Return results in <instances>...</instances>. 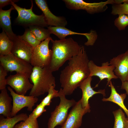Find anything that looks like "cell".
I'll return each mask as SVG.
<instances>
[{"label":"cell","mask_w":128,"mask_h":128,"mask_svg":"<svg viewBox=\"0 0 128 128\" xmlns=\"http://www.w3.org/2000/svg\"><path fill=\"white\" fill-rule=\"evenodd\" d=\"M114 117L113 128H128V119L121 109L113 112Z\"/></svg>","instance_id":"603a6c76"},{"label":"cell","mask_w":128,"mask_h":128,"mask_svg":"<svg viewBox=\"0 0 128 128\" xmlns=\"http://www.w3.org/2000/svg\"><path fill=\"white\" fill-rule=\"evenodd\" d=\"M52 73L47 67H33L29 77L33 86L29 95L37 97L48 92L52 86H55Z\"/></svg>","instance_id":"3957f363"},{"label":"cell","mask_w":128,"mask_h":128,"mask_svg":"<svg viewBox=\"0 0 128 128\" xmlns=\"http://www.w3.org/2000/svg\"><path fill=\"white\" fill-rule=\"evenodd\" d=\"M92 79V77L89 76L81 82L79 86L82 92V97L80 99L82 106L83 108L90 109L89 100L94 95L101 93L104 96H105V89L100 90L98 91L93 90L91 85Z\"/></svg>","instance_id":"e0dca14e"},{"label":"cell","mask_w":128,"mask_h":128,"mask_svg":"<svg viewBox=\"0 0 128 128\" xmlns=\"http://www.w3.org/2000/svg\"><path fill=\"white\" fill-rule=\"evenodd\" d=\"M50 34L56 36L60 40L64 39L68 36L73 35H80L85 36L87 39L86 43L88 45H93L97 38V35L95 31H92L90 33H81L74 32L65 27L61 26H49L47 27Z\"/></svg>","instance_id":"5bb4252c"},{"label":"cell","mask_w":128,"mask_h":128,"mask_svg":"<svg viewBox=\"0 0 128 128\" xmlns=\"http://www.w3.org/2000/svg\"><path fill=\"white\" fill-rule=\"evenodd\" d=\"M29 78V77L27 75L16 73L7 77L6 79L7 85H9L13 88L17 94L25 95L33 86V84L30 82Z\"/></svg>","instance_id":"7c38bea8"},{"label":"cell","mask_w":128,"mask_h":128,"mask_svg":"<svg viewBox=\"0 0 128 128\" xmlns=\"http://www.w3.org/2000/svg\"><path fill=\"white\" fill-rule=\"evenodd\" d=\"M114 4H120L125 3L128 4V0H114Z\"/></svg>","instance_id":"836d02e7"},{"label":"cell","mask_w":128,"mask_h":128,"mask_svg":"<svg viewBox=\"0 0 128 128\" xmlns=\"http://www.w3.org/2000/svg\"><path fill=\"white\" fill-rule=\"evenodd\" d=\"M53 39L50 37L42 41L34 48L30 64L33 67H47L51 61L52 55L51 50L49 49V44Z\"/></svg>","instance_id":"52a82bcc"},{"label":"cell","mask_w":128,"mask_h":128,"mask_svg":"<svg viewBox=\"0 0 128 128\" xmlns=\"http://www.w3.org/2000/svg\"><path fill=\"white\" fill-rule=\"evenodd\" d=\"M13 99V108L11 117L16 115L17 113L23 108L26 107L29 111L33 110V107L37 102L38 99L37 97L32 96H26L19 95L15 92L9 86L7 87Z\"/></svg>","instance_id":"9c48e42d"},{"label":"cell","mask_w":128,"mask_h":128,"mask_svg":"<svg viewBox=\"0 0 128 128\" xmlns=\"http://www.w3.org/2000/svg\"><path fill=\"white\" fill-rule=\"evenodd\" d=\"M28 116L26 113H22L10 118L0 116V128H14L16 124L20 121L25 120Z\"/></svg>","instance_id":"44dd1931"},{"label":"cell","mask_w":128,"mask_h":128,"mask_svg":"<svg viewBox=\"0 0 128 128\" xmlns=\"http://www.w3.org/2000/svg\"><path fill=\"white\" fill-rule=\"evenodd\" d=\"M13 42L3 31L0 34V55L11 53Z\"/></svg>","instance_id":"7402d4cb"},{"label":"cell","mask_w":128,"mask_h":128,"mask_svg":"<svg viewBox=\"0 0 128 128\" xmlns=\"http://www.w3.org/2000/svg\"><path fill=\"white\" fill-rule=\"evenodd\" d=\"M32 5L29 9L21 8L13 2L12 5L17 11L18 16L15 22L18 24L24 27L38 26L44 27L48 25L44 14L40 15L35 14L32 11L33 1L31 0Z\"/></svg>","instance_id":"5b68a950"},{"label":"cell","mask_w":128,"mask_h":128,"mask_svg":"<svg viewBox=\"0 0 128 128\" xmlns=\"http://www.w3.org/2000/svg\"><path fill=\"white\" fill-rule=\"evenodd\" d=\"M65 96L62 89H60L59 91L60 103L51 113L48 123V128H55L58 125L62 126L67 118L69 109L76 104V102L74 100L67 99Z\"/></svg>","instance_id":"277c9868"},{"label":"cell","mask_w":128,"mask_h":128,"mask_svg":"<svg viewBox=\"0 0 128 128\" xmlns=\"http://www.w3.org/2000/svg\"><path fill=\"white\" fill-rule=\"evenodd\" d=\"M8 72L3 67L0 65V90L6 88V77L7 74Z\"/></svg>","instance_id":"f546056e"},{"label":"cell","mask_w":128,"mask_h":128,"mask_svg":"<svg viewBox=\"0 0 128 128\" xmlns=\"http://www.w3.org/2000/svg\"><path fill=\"white\" fill-rule=\"evenodd\" d=\"M118 15L114 21V25L119 30H123L128 26V15L122 14Z\"/></svg>","instance_id":"4316f807"},{"label":"cell","mask_w":128,"mask_h":128,"mask_svg":"<svg viewBox=\"0 0 128 128\" xmlns=\"http://www.w3.org/2000/svg\"><path fill=\"white\" fill-rule=\"evenodd\" d=\"M14 128H39V127L37 119L29 115L25 120L16 124Z\"/></svg>","instance_id":"484cf974"},{"label":"cell","mask_w":128,"mask_h":128,"mask_svg":"<svg viewBox=\"0 0 128 128\" xmlns=\"http://www.w3.org/2000/svg\"><path fill=\"white\" fill-rule=\"evenodd\" d=\"M18 1L17 0H0V9H2V8L8 5H12L13 2L15 3Z\"/></svg>","instance_id":"1f68e13d"},{"label":"cell","mask_w":128,"mask_h":128,"mask_svg":"<svg viewBox=\"0 0 128 128\" xmlns=\"http://www.w3.org/2000/svg\"><path fill=\"white\" fill-rule=\"evenodd\" d=\"M38 7L43 13L48 26L65 27L67 24L65 18L53 14L50 10L46 1L45 0H35Z\"/></svg>","instance_id":"2e32d148"},{"label":"cell","mask_w":128,"mask_h":128,"mask_svg":"<svg viewBox=\"0 0 128 128\" xmlns=\"http://www.w3.org/2000/svg\"><path fill=\"white\" fill-rule=\"evenodd\" d=\"M90 111L82 107L80 99L73 107L61 128H79L81 125L83 115Z\"/></svg>","instance_id":"30bf717a"},{"label":"cell","mask_w":128,"mask_h":128,"mask_svg":"<svg viewBox=\"0 0 128 128\" xmlns=\"http://www.w3.org/2000/svg\"><path fill=\"white\" fill-rule=\"evenodd\" d=\"M45 107L40 103L37 105L36 107L33 110L32 112L29 115L33 118L37 119L43 113L46 111Z\"/></svg>","instance_id":"4dcf8cb0"},{"label":"cell","mask_w":128,"mask_h":128,"mask_svg":"<svg viewBox=\"0 0 128 128\" xmlns=\"http://www.w3.org/2000/svg\"><path fill=\"white\" fill-rule=\"evenodd\" d=\"M111 14L114 15L123 14L128 15V4H114L112 6Z\"/></svg>","instance_id":"f1b7e54d"},{"label":"cell","mask_w":128,"mask_h":128,"mask_svg":"<svg viewBox=\"0 0 128 128\" xmlns=\"http://www.w3.org/2000/svg\"><path fill=\"white\" fill-rule=\"evenodd\" d=\"M12 5L10 9L4 10L0 9V25L1 27L6 33L9 38L12 41L15 40L17 36L13 32L12 28L10 19L11 11L15 9Z\"/></svg>","instance_id":"ac0fdd59"},{"label":"cell","mask_w":128,"mask_h":128,"mask_svg":"<svg viewBox=\"0 0 128 128\" xmlns=\"http://www.w3.org/2000/svg\"><path fill=\"white\" fill-rule=\"evenodd\" d=\"M109 84V86L110 87L111 89L110 95L108 98H103L102 99V101H111L118 105L123 110L128 118V110L124 103V101L126 97L127 94L126 93L119 94L116 91L111 81L110 82Z\"/></svg>","instance_id":"ffe728a7"},{"label":"cell","mask_w":128,"mask_h":128,"mask_svg":"<svg viewBox=\"0 0 128 128\" xmlns=\"http://www.w3.org/2000/svg\"><path fill=\"white\" fill-rule=\"evenodd\" d=\"M109 64L114 66V73L122 82L128 81V50L111 59Z\"/></svg>","instance_id":"4fadbf2b"},{"label":"cell","mask_w":128,"mask_h":128,"mask_svg":"<svg viewBox=\"0 0 128 128\" xmlns=\"http://www.w3.org/2000/svg\"><path fill=\"white\" fill-rule=\"evenodd\" d=\"M122 82L121 89H124L126 91V93L128 95V81H126Z\"/></svg>","instance_id":"d6a6232c"},{"label":"cell","mask_w":128,"mask_h":128,"mask_svg":"<svg viewBox=\"0 0 128 128\" xmlns=\"http://www.w3.org/2000/svg\"><path fill=\"white\" fill-rule=\"evenodd\" d=\"M13 41V45L11 53L30 64L34 48L18 36Z\"/></svg>","instance_id":"9a60e30c"},{"label":"cell","mask_w":128,"mask_h":128,"mask_svg":"<svg viewBox=\"0 0 128 128\" xmlns=\"http://www.w3.org/2000/svg\"><path fill=\"white\" fill-rule=\"evenodd\" d=\"M18 37L28 43L34 48L36 47L41 42L36 38L29 28L26 29L23 34Z\"/></svg>","instance_id":"d4e9b609"},{"label":"cell","mask_w":128,"mask_h":128,"mask_svg":"<svg viewBox=\"0 0 128 128\" xmlns=\"http://www.w3.org/2000/svg\"><path fill=\"white\" fill-rule=\"evenodd\" d=\"M29 27L31 31L41 42L50 37V34L48 29L38 26H30Z\"/></svg>","instance_id":"cb8c5ba5"},{"label":"cell","mask_w":128,"mask_h":128,"mask_svg":"<svg viewBox=\"0 0 128 128\" xmlns=\"http://www.w3.org/2000/svg\"><path fill=\"white\" fill-rule=\"evenodd\" d=\"M66 7L68 9L78 10L86 11L90 14L102 13L108 8L107 5L114 4V0H108L97 3L87 2L82 0H64Z\"/></svg>","instance_id":"ba28073f"},{"label":"cell","mask_w":128,"mask_h":128,"mask_svg":"<svg viewBox=\"0 0 128 128\" xmlns=\"http://www.w3.org/2000/svg\"><path fill=\"white\" fill-rule=\"evenodd\" d=\"M0 94V114L6 118L11 117L13 108L12 98L8 94L6 88L1 90Z\"/></svg>","instance_id":"d6986e66"},{"label":"cell","mask_w":128,"mask_h":128,"mask_svg":"<svg viewBox=\"0 0 128 128\" xmlns=\"http://www.w3.org/2000/svg\"><path fill=\"white\" fill-rule=\"evenodd\" d=\"M68 64L61 71L59 80L65 96L72 94L81 82L89 76L88 57L83 46L78 54L69 60Z\"/></svg>","instance_id":"6da1fadb"},{"label":"cell","mask_w":128,"mask_h":128,"mask_svg":"<svg viewBox=\"0 0 128 128\" xmlns=\"http://www.w3.org/2000/svg\"><path fill=\"white\" fill-rule=\"evenodd\" d=\"M88 66L90 72L89 76H97L100 79V82L107 79V85L109 84L112 79L118 78L114 72L115 67L110 65L108 62L103 63L101 66H99L96 64L93 61L91 60L89 61Z\"/></svg>","instance_id":"8fae6325"},{"label":"cell","mask_w":128,"mask_h":128,"mask_svg":"<svg viewBox=\"0 0 128 128\" xmlns=\"http://www.w3.org/2000/svg\"><path fill=\"white\" fill-rule=\"evenodd\" d=\"M51 41L52 56L47 67L53 72L58 70L67 60L78 55L81 46L71 38Z\"/></svg>","instance_id":"7a4b0ae2"},{"label":"cell","mask_w":128,"mask_h":128,"mask_svg":"<svg viewBox=\"0 0 128 128\" xmlns=\"http://www.w3.org/2000/svg\"><path fill=\"white\" fill-rule=\"evenodd\" d=\"M0 64L8 72L15 71L16 73L25 75L29 77L33 68L31 64L13 55L11 53L0 55Z\"/></svg>","instance_id":"8992f818"},{"label":"cell","mask_w":128,"mask_h":128,"mask_svg":"<svg viewBox=\"0 0 128 128\" xmlns=\"http://www.w3.org/2000/svg\"><path fill=\"white\" fill-rule=\"evenodd\" d=\"M55 86H52L49 90L47 95L41 101V103L45 106L49 105L51 100L54 98L59 97V91L55 88Z\"/></svg>","instance_id":"83f0119b"}]
</instances>
